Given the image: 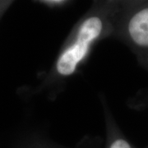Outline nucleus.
<instances>
[{
    "mask_svg": "<svg viewBox=\"0 0 148 148\" xmlns=\"http://www.w3.org/2000/svg\"><path fill=\"white\" fill-rule=\"evenodd\" d=\"M120 1H94L70 32L52 67L37 86L39 92L59 89L86 63L96 44L112 38Z\"/></svg>",
    "mask_w": 148,
    "mask_h": 148,
    "instance_id": "1",
    "label": "nucleus"
},
{
    "mask_svg": "<svg viewBox=\"0 0 148 148\" xmlns=\"http://www.w3.org/2000/svg\"><path fill=\"white\" fill-rule=\"evenodd\" d=\"M112 38L127 45L148 70V1H120Z\"/></svg>",
    "mask_w": 148,
    "mask_h": 148,
    "instance_id": "2",
    "label": "nucleus"
},
{
    "mask_svg": "<svg viewBox=\"0 0 148 148\" xmlns=\"http://www.w3.org/2000/svg\"><path fill=\"white\" fill-rule=\"evenodd\" d=\"M102 105L106 121V141L104 148H137L123 135L105 101L102 102ZM146 148H148V146Z\"/></svg>",
    "mask_w": 148,
    "mask_h": 148,
    "instance_id": "3",
    "label": "nucleus"
},
{
    "mask_svg": "<svg viewBox=\"0 0 148 148\" xmlns=\"http://www.w3.org/2000/svg\"><path fill=\"white\" fill-rule=\"evenodd\" d=\"M18 148H71L64 147L58 143L51 141L49 139L41 137H32L29 138L26 142L21 143ZM73 148H87L86 147L78 146L77 147Z\"/></svg>",
    "mask_w": 148,
    "mask_h": 148,
    "instance_id": "4",
    "label": "nucleus"
},
{
    "mask_svg": "<svg viewBox=\"0 0 148 148\" xmlns=\"http://www.w3.org/2000/svg\"><path fill=\"white\" fill-rule=\"evenodd\" d=\"M35 3L48 7L49 8H61L71 3L70 1H66V0H44V1H36Z\"/></svg>",
    "mask_w": 148,
    "mask_h": 148,
    "instance_id": "5",
    "label": "nucleus"
},
{
    "mask_svg": "<svg viewBox=\"0 0 148 148\" xmlns=\"http://www.w3.org/2000/svg\"><path fill=\"white\" fill-rule=\"evenodd\" d=\"M14 1L11 0H0V21L5 15V13L8 11L12 6L13 5Z\"/></svg>",
    "mask_w": 148,
    "mask_h": 148,
    "instance_id": "6",
    "label": "nucleus"
}]
</instances>
